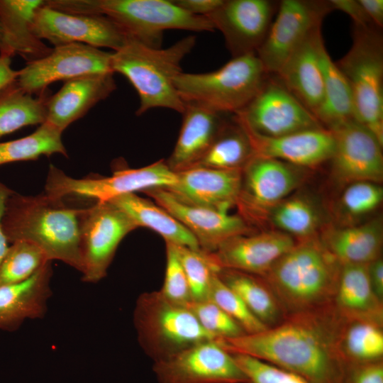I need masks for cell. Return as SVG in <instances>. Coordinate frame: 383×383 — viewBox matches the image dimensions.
<instances>
[{"mask_svg":"<svg viewBox=\"0 0 383 383\" xmlns=\"http://www.w3.org/2000/svg\"><path fill=\"white\" fill-rule=\"evenodd\" d=\"M180 222L195 238L201 250L212 252L226 240L253 233L238 213L182 202L165 188L143 192Z\"/></svg>","mask_w":383,"mask_h":383,"instance_id":"19","label":"cell"},{"mask_svg":"<svg viewBox=\"0 0 383 383\" xmlns=\"http://www.w3.org/2000/svg\"><path fill=\"white\" fill-rule=\"evenodd\" d=\"M344 383H383V361L349 365Z\"/></svg>","mask_w":383,"mask_h":383,"instance_id":"45","label":"cell"},{"mask_svg":"<svg viewBox=\"0 0 383 383\" xmlns=\"http://www.w3.org/2000/svg\"><path fill=\"white\" fill-rule=\"evenodd\" d=\"M232 355L245 373L248 383H309L292 372L262 360L241 354Z\"/></svg>","mask_w":383,"mask_h":383,"instance_id":"44","label":"cell"},{"mask_svg":"<svg viewBox=\"0 0 383 383\" xmlns=\"http://www.w3.org/2000/svg\"><path fill=\"white\" fill-rule=\"evenodd\" d=\"M14 192L0 181V264L6 255L10 243L4 233L2 218L4 213L6 202L8 198Z\"/></svg>","mask_w":383,"mask_h":383,"instance_id":"50","label":"cell"},{"mask_svg":"<svg viewBox=\"0 0 383 383\" xmlns=\"http://www.w3.org/2000/svg\"><path fill=\"white\" fill-rule=\"evenodd\" d=\"M344 322L331 304L288 315L282 322L265 331L218 343L231 354L262 360L309 383H344L349 365L338 345Z\"/></svg>","mask_w":383,"mask_h":383,"instance_id":"1","label":"cell"},{"mask_svg":"<svg viewBox=\"0 0 383 383\" xmlns=\"http://www.w3.org/2000/svg\"><path fill=\"white\" fill-rule=\"evenodd\" d=\"M0 55H7L9 57H12L14 55V52L13 50L11 49L9 41L7 40V37L4 28V26L1 23V21L0 20Z\"/></svg>","mask_w":383,"mask_h":383,"instance_id":"52","label":"cell"},{"mask_svg":"<svg viewBox=\"0 0 383 383\" xmlns=\"http://www.w3.org/2000/svg\"><path fill=\"white\" fill-rule=\"evenodd\" d=\"M138 228L124 211L111 201H96L83 208L79 230L82 281L96 283L104 278L120 243Z\"/></svg>","mask_w":383,"mask_h":383,"instance_id":"12","label":"cell"},{"mask_svg":"<svg viewBox=\"0 0 383 383\" xmlns=\"http://www.w3.org/2000/svg\"><path fill=\"white\" fill-rule=\"evenodd\" d=\"M50 8L72 13L104 16L126 35L149 47L159 48L170 29L213 32L206 16L192 15L167 0H47Z\"/></svg>","mask_w":383,"mask_h":383,"instance_id":"5","label":"cell"},{"mask_svg":"<svg viewBox=\"0 0 383 383\" xmlns=\"http://www.w3.org/2000/svg\"><path fill=\"white\" fill-rule=\"evenodd\" d=\"M195 44L194 35L167 48L149 47L129 38L121 48L111 53L112 72L126 77L138 94L136 115L159 107L182 113L184 102L176 89L174 78L182 72L181 62Z\"/></svg>","mask_w":383,"mask_h":383,"instance_id":"4","label":"cell"},{"mask_svg":"<svg viewBox=\"0 0 383 383\" xmlns=\"http://www.w3.org/2000/svg\"><path fill=\"white\" fill-rule=\"evenodd\" d=\"M332 11L328 1L282 0L256 52L266 73L276 75L295 50Z\"/></svg>","mask_w":383,"mask_h":383,"instance_id":"13","label":"cell"},{"mask_svg":"<svg viewBox=\"0 0 383 383\" xmlns=\"http://www.w3.org/2000/svg\"><path fill=\"white\" fill-rule=\"evenodd\" d=\"M51 263L21 282L0 287V331H15L26 320L45 316L52 296Z\"/></svg>","mask_w":383,"mask_h":383,"instance_id":"26","label":"cell"},{"mask_svg":"<svg viewBox=\"0 0 383 383\" xmlns=\"http://www.w3.org/2000/svg\"><path fill=\"white\" fill-rule=\"evenodd\" d=\"M307 169L267 157L254 155L241 170L235 206L251 225L265 221L268 212L289 196L306 178Z\"/></svg>","mask_w":383,"mask_h":383,"instance_id":"10","label":"cell"},{"mask_svg":"<svg viewBox=\"0 0 383 383\" xmlns=\"http://www.w3.org/2000/svg\"><path fill=\"white\" fill-rule=\"evenodd\" d=\"M177 180L163 160L137 169H119L110 177H87L75 179L50 165L45 182V194L63 199L69 195L109 201L127 194H135L152 188H168Z\"/></svg>","mask_w":383,"mask_h":383,"instance_id":"9","label":"cell"},{"mask_svg":"<svg viewBox=\"0 0 383 383\" xmlns=\"http://www.w3.org/2000/svg\"><path fill=\"white\" fill-rule=\"evenodd\" d=\"M166 244V267L163 284L160 290L168 300L187 306L192 301L184 270L174 244Z\"/></svg>","mask_w":383,"mask_h":383,"instance_id":"43","label":"cell"},{"mask_svg":"<svg viewBox=\"0 0 383 383\" xmlns=\"http://www.w3.org/2000/svg\"><path fill=\"white\" fill-rule=\"evenodd\" d=\"M341 266L317 235L297 240L261 277L288 316L332 304Z\"/></svg>","mask_w":383,"mask_h":383,"instance_id":"3","label":"cell"},{"mask_svg":"<svg viewBox=\"0 0 383 383\" xmlns=\"http://www.w3.org/2000/svg\"><path fill=\"white\" fill-rule=\"evenodd\" d=\"M256 53L232 59L206 73L180 72L174 78L184 102H196L216 111L235 114L260 91L267 76Z\"/></svg>","mask_w":383,"mask_h":383,"instance_id":"8","label":"cell"},{"mask_svg":"<svg viewBox=\"0 0 383 383\" xmlns=\"http://www.w3.org/2000/svg\"><path fill=\"white\" fill-rule=\"evenodd\" d=\"M18 70L11 67V57L0 55V96L16 82Z\"/></svg>","mask_w":383,"mask_h":383,"instance_id":"48","label":"cell"},{"mask_svg":"<svg viewBox=\"0 0 383 383\" xmlns=\"http://www.w3.org/2000/svg\"><path fill=\"white\" fill-rule=\"evenodd\" d=\"M233 115L245 129L266 138L323 127L274 75H268L255 97Z\"/></svg>","mask_w":383,"mask_h":383,"instance_id":"11","label":"cell"},{"mask_svg":"<svg viewBox=\"0 0 383 383\" xmlns=\"http://www.w3.org/2000/svg\"><path fill=\"white\" fill-rule=\"evenodd\" d=\"M183 119L174 150L166 162L177 172L195 166L226 123L228 113L196 102H184Z\"/></svg>","mask_w":383,"mask_h":383,"instance_id":"24","label":"cell"},{"mask_svg":"<svg viewBox=\"0 0 383 383\" xmlns=\"http://www.w3.org/2000/svg\"><path fill=\"white\" fill-rule=\"evenodd\" d=\"M48 91L33 96L15 83L0 96V137L25 126L44 123Z\"/></svg>","mask_w":383,"mask_h":383,"instance_id":"35","label":"cell"},{"mask_svg":"<svg viewBox=\"0 0 383 383\" xmlns=\"http://www.w3.org/2000/svg\"><path fill=\"white\" fill-rule=\"evenodd\" d=\"M223 0H176L174 2L187 12L206 16L218 9Z\"/></svg>","mask_w":383,"mask_h":383,"instance_id":"47","label":"cell"},{"mask_svg":"<svg viewBox=\"0 0 383 383\" xmlns=\"http://www.w3.org/2000/svg\"><path fill=\"white\" fill-rule=\"evenodd\" d=\"M153 371L160 383H248L233 355L214 340L155 362Z\"/></svg>","mask_w":383,"mask_h":383,"instance_id":"16","label":"cell"},{"mask_svg":"<svg viewBox=\"0 0 383 383\" xmlns=\"http://www.w3.org/2000/svg\"><path fill=\"white\" fill-rule=\"evenodd\" d=\"M60 131L48 122L30 135L16 140L0 142V165L35 160L42 155L61 154L67 157Z\"/></svg>","mask_w":383,"mask_h":383,"instance_id":"37","label":"cell"},{"mask_svg":"<svg viewBox=\"0 0 383 383\" xmlns=\"http://www.w3.org/2000/svg\"><path fill=\"white\" fill-rule=\"evenodd\" d=\"M44 4L43 0H0V20L9 43L14 55L26 62L45 56L52 49L32 30L34 14Z\"/></svg>","mask_w":383,"mask_h":383,"instance_id":"29","label":"cell"},{"mask_svg":"<svg viewBox=\"0 0 383 383\" xmlns=\"http://www.w3.org/2000/svg\"><path fill=\"white\" fill-rule=\"evenodd\" d=\"M111 53L83 43L54 47L45 56L27 62L18 70L16 85L30 94L40 95L50 84L82 75L113 73Z\"/></svg>","mask_w":383,"mask_h":383,"instance_id":"14","label":"cell"},{"mask_svg":"<svg viewBox=\"0 0 383 383\" xmlns=\"http://www.w3.org/2000/svg\"><path fill=\"white\" fill-rule=\"evenodd\" d=\"M245 131L255 155L277 159L305 169L329 162L334 150L333 135L324 127L278 138L262 137Z\"/></svg>","mask_w":383,"mask_h":383,"instance_id":"22","label":"cell"},{"mask_svg":"<svg viewBox=\"0 0 383 383\" xmlns=\"http://www.w3.org/2000/svg\"><path fill=\"white\" fill-rule=\"evenodd\" d=\"M296 241L274 229L232 237L208 253L219 270L231 269L262 277Z\"/></svg>","mask_w":383,"mask_h":383,"instance_id":"20","label":"cell"},{"mask_svg":"<svg viewBox=\"0 0 383 383\" xmlns=\"http://www.w3.org/2000/svg\"><path fill=\"white\" fill-rule=\"evenodd\" d=\"M217 274L266 327L275 326L287 317L279 301L261 277L231 269H220Z\"/></svg>","mask_w":383,"mask_h":383,"instance_id":"32","label":"cell"},{"mask_svg":"<svg viewBox=\"0 0 383 383\" xmlns=\"http://www.w3.org/2000/svg\"><path fill=\"white\" fill-rule=\"evenodd\" d=\"M174 245L187 278L192 301L207 299L211 280L219 269L208 252Z\"/></svg>","mask_w":383,"mask_h":383,"instance_id":"40","label":"cell"},{"mask_svg":"<svg viewBox=\"0 0 383 383\" xmlns=\"http://www.w3.org/2000/svg\"><path fill=\"white\" fill-rule=\"evenodd\" d=\"M124 211L138 227H145L157 233L165 243L194 250L201 248L194 235L173 216L156 203L127 194L111 201Z\"/></svg>","mask_w":383,"mask_h":383,"instance_id":"30","label":"cell"},{"mask_svg":"<svg viewBox=\"0 0 383 383\" xmlns=\"http://www.w3.org/2000/svg\"><path fill=\"white\" fill-rule=\"evenodd\" d=\"M383 326L364 321H346L339 335V350L348 365L365 364L383 359Z\"/></svg>","mask_w":383,"mask_h":383,"instance_id":"36","label":"cell"},{"mask_svg":"<svg viewBox=\"0 0 383 383\" xmlns=\"http://www.w3.org/2000/svg\"><path fill=\"white\" fill-rule=\"evenodd\" d=\"M63 199L45 193L25 196L13 192L2 218L9 243L26 241L38 247L50 261L60 260L82 272L80 218L83 208H71Z\"/></svg>","mask_w":383,"mask_h":383,"instance_id":"2","label":"cell"},{"mask_svg":"<svg viewBox=\"0 0 383 383\" xmlns=\"http://www.w3.org/2000/svg\"><path fill=\"white\" fill-rule=\"evenodd\" d=\"M318 58L323 79V99L316 117L330 130L355 119L354 106L348 82L328 54L324 41L320 45Z\"/></svg>","mask_w":383,"mask_h":383,"instance_id":"33","label":"cell"},{"mask_svg":"<svg viewBox=\"0 0 383 383\" xmlns=\"http://www.w3.org/2000/svg\"><path fill=\"white\" fill-rule=\"evenodd\" d=\"M267 220L274 229L301 240L318 235L323 229L325 214L311 196L292 194L270 209Z\"/></svg>","mask_w":383,"mask_h":383,"instance_id":"31","label":"cell"},{"mask_svg":"<svg viewBox=\"0 0 383 383\" xmlns=\"http://www.w3.org/2000/svg\"><path fill=\"white\" fill-rule=\"evenodd\" d=\"M372 23L377 28L383 27V1L358 0Z\"/></svg>","mask_w":383,"mask_h":383,"instance_id":"51","label":"cell"},{"mask_svg":"<svg viewBox=\"0 0 383 383\" xmlns=\"http://www.w3.org/2000/svg\"><path fill=\"white\" fill-rule=\"evenodd\" d=\"M383 201V187L379 183L357 182L344 187L335 204V216L345 226L359 221L374 212Z\"/></svg>","mask_w":383,"mask_h":383,"instance_id":"38","label":"cell"},{"mask_svg":"<svg viewBox=\"0 0 383 383\" xmlns=\"http://www.w3.org/2000/svg\"><path fill=\"white\" fill-rule=\"evenodd\" d=\"M32 30L38 38L48 41L54 47L77 43L111 48L115 52L129 38L119 26L104 16L67 13L45 4L34 14Z\"/></svg>","mask_w":383,"mask_h":383,"instance_id":"15","label":"cell"},{"mask_svg":"<svg viewBox=\"0 0 383 383\" xmlns=\"http://www.w3.org/2000/svg\"><path fill=\"white\" fill-rule=\"evenodd\" d=\"M113 74H90L64 82L60 89L48 99L45 122L63 132L116 90Z\"/></svg>","mask_w":383,"mask_h":383,"instance_id":"23","label":"cell"},{"mask_svg":"<svg viewBox=\"0 0 383 383\" xmlns=\"http://www.w3.org/2000/svg\"><path fill=\"white\" fill-rule=\"evenodd\" d=\"M176 174V182L165 189L178 200L223 211L235 206L240 189L241 170L193 167Z\"/></svg>","mask_w":383,"mask_h":383,"instance_id":"21","label":"cell"},{"mask_svg":"<svg viewBox=\"0 0 383 383\" xmlns=\"http://www.w3.org/2000/svg\"><path fill=\"white\" fill-rule=\"evenodd\" d=\"M270 0H223L206 16L223 35L232 57L256 53L264 42L278 9Z\"/></svg>","mask_w":383,"mask_h":383,"instance_id":"18","label":"cell"},{"mask_svg":"<svg viewBox=\"0 0 383 383\" xmlns=\"http://www.w3.org/2000/svg\"><path fill=\"white\" fill-rule=\"evenodd\" d=\"M48 262L51 261L33 243L26 241L11 243L0 264V287L28 279Z\"/></svg>","mask_w":383,"mask_h":383,"instance_id":"39","label":"cell"},{"mask_svg":"<svg viewBox=\"0 0 383 383\" xmlns=\"http://www.w3.org/2000/svg\"><path fill=\"white\" fill-rule=\"evenodd\" d=\"M207 299L215 303L235 321L246 334L268 328L250 312L238 295L219 278L217 272L211 280Z\"/></svg>","mask_w":383,"mask_h":383,"instance_id":"41","label":"cell"},{"mask_svg":"<svg viewBox=\"0 0 383 383\" xmlns=\"http://www.w3.org/2000/svg\"><path fill=\"white\" fill-rule=\"evenodd\" d=\"M333 306L345 321H364L383 326V301L370 284L367 265H342Z\"/></svg>","mask_w":383,"mask_h":383,"instance_id":"28","label":"cell"},{"mask_svg":"<svg viewBox=\"0 0 383 383\" xmlns=\"http://www.w3.org/2000/svg\"><path fill=\"white\" fill-rule=\"evenodd\" d=\"M332 9L342 11L353 21L354 26H374L367 17L358 0H328Z\"/></svg>","mask_w":383,"mask_h":383,"instance_id":"46","label":"cell"},{"mask_svg":"<svg viewBox=\"0 0 383 383\" xmlns=\"http://www.w3.org/2000/svg\"><path fill=\"white\" fill-rule=\"evenodd\" d=\"M254 155L247 131L232 114L208 151L194 167L242 170Z\"/></svg>","mask_w":383,"mask_h":383,"instance_id":"34","label":"cell"},{"mask_svg":"<svg viewBox=\"0 0 383 383\" xmlns=\"http://www.w3.org/2000/svg\"><path fill=\"white\" fill-rule=\"evenodd\" d=\"M369 279L377 296L383 301V260L382 257L367 265Z\"/></svg>","mask_w":383,"mask_h":383,"instance_id":"49","label":"cell"},{"mask_svg":"<svg viewBox=\"0 0 383 383\" xmlns=\"http://www.w3.org/2000/svg\"><path fill=\"white\" fill-rule=\"evenodd\" d=\"M187 306L202 328L217 340L246 334L241 326L218 305L209 299L192 301Z\"/></svg>","mask_w":383,"mask_h":383,"instance_id":"42","label":"cell"},{"mask_svg":"<svg viewBox=\"0 0 383 383\" xmlns=\"http://www.w3.org/2000/svg\"><path fill=\"white\" fill-rule=\"evenodd\" d=\"M335 147L329 160L335 182L343 187L357 182L383 180V145L355 119L330 129Z\"/></svg>","mask_w":383,"mask_h":383,"instance_id":"17","label":"cell"},{"mask_svg":"<svg viewBox=\"0 0 383 383\" xmlns=\"http://www.w3.org/2000/svg\"><path fill=\"white\" fill-rule=\"evenodd\" d=\"M133 318L139 345L154 362L199 343L217 340L202 328L187 306L168 300L160 291L140 294Z\"/></svg>","mask_w":383,"mask_h":383,"instance_id":"6","label":"cell"},{"mask_svg":"<svg viewBox=\"0 0 383 383\" xmlns=\"http://www.w3.org/2000/svg\"><path fill=\"white\" fill-rule=\"evenodd\" d=\"M323 41L321 28H318L295 50L274 75L315 117L323 99V79L318 58Z\"/></svg>","mask_w":383,"mask_h":383,"instance_id":"25","label":"cell"},{"mask_svg":"<svg viewBox=\"0 0 383 383\" xmlns=\"http://www.w3.org/2000/svg\"><path fill=\"white\" fill-rule=\"evenodd\" d=\"M349 86L355 119L383 145V38L374 26H354L349 50L335 62Z\"/></svg>","mask_w":383,"mask_h":383,"instance_id":"7","label":"cell"},{"mask_svg":"<svg viewBox=\"0 0 383 383\" xmlns=\"http://www.w3.org/2000/svg\"><path fill=\"white\" fill-rule=\"evenodd\" d=\"M319 238L341 265H368L381 257L382 220L378 217L355 225L327 226Z\"/></svg>","mask_w":383,"mask_h":383,"instance_id":"27","label":"cell"}]
</instances>
